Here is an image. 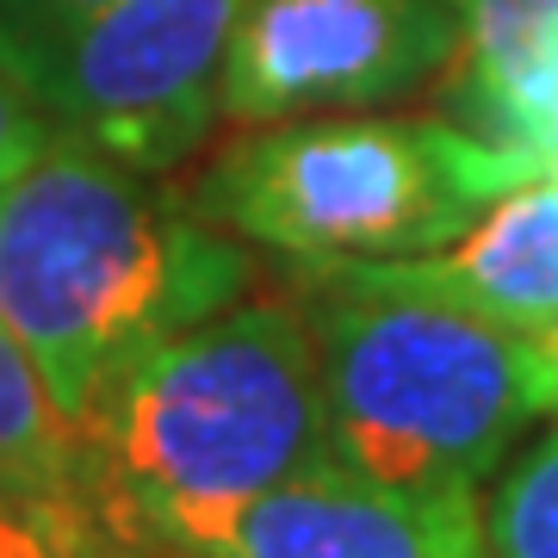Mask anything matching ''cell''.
Returning a JSON list of instances; mask_svg holds the SVG:
<instances>
[{"mask_svg":"<svg viewBox=\"0 0 558 558\" xmlns=\"http://www.w3.org/2000/svg\"><path fill=\"white\" fill-rule=\"evenodd\" d=\"M248 286V242L62 124L0 186V323L69 428L94 416L124 366L242 304Z\"/></svg>","mask_w":558,"mask_h":558,"instance_id":"cell-1","label":"cell"},{"mask_svg":"<svg viewBox=\"0 0 558 558\" xmlns=\"http://www.w3.org/2000/svg\"><path fill=\"white\" fill-rule=\"evenodd\" d=\"M75 447L106 558H174L248 497L329 465L304 304H230L156 341L94 403Z\"/></svg>","mask_w":558,"mask_h":558,"instance_id":"cell-2","label":"cell"},{"mask_svg":"<svg viewBox=\"0 0 558 558\" xmlns=\"http://www.w3.org/2000/svg\"><path fill=\"white\" fill-rule=\"evenodd\" d=\"M329 453L360 478L478 497L497 465L553 416L539 336L459 304L311 279Z\"/></svg>","mask_w":558,"mask_h":558,"instance_id":"cell-3","label":"cell"},{"mask_svg":"<svg viewBox=\"0 0 558 558\" xmlns=\"http://www.w3.org/2000/svg\"><path fill=\"white\" fill-rule=\"evenodd\" d=\"M509 186L521 180L447 119L323 112L223 143L186 199L292 274L329 279L435 255Z\"/></svg>","mask_w":558,"mask_h":558,"instance_id":"cell-4","label":"cell"},{"mask_svg":"<svg viewBox=\"0 0 558 558\" xmlns=\"http://www.w3.org/2000/svg\"><path fill=\"white\" fill-rule=\"evenodd\" d=\"M248 0H112L25 69V94L137 174H174L223 119V62Z\"/></svg>","mask_w":558,"mask_h":558,"instance_id":"cell-5","label":"cell"},{"mask_svg":"<svg viewBox=\"0 0 558 558\" xmlns=\"http://www.w3.org/2000/svg\"><path fill=\"white\" fill-rule=\"evenodd\" d=\"M453 50L447 0H248L223 62V119L286 124L403 100Z\"/></svg>","mask_w":558,"mask_h":558,"instance_id":"cell-6","label":"cell"},{"mask_svg":"<svg viewBox=\"0 0 558 558\" xmlns=\"http://www.w3.org/2000/svg\"><path fill=\"white\" fill-rule=\"evenodd\" d=\"M174 558H484L478 497H435L317 465L199 527Z\"/></svg>","mask_w":558,"mask_h":558,"instance_id":"cell-7","label":"cell"},{"mask_svg":"<svg viewBox=\"0 0 558 558\" xmlns=\"http://www.w3.org/2000/svg\"><path fill=\"white\" fill-rule=\"evenodd\" d=\"M447 124L515 180L558 174V0H447Z\"/></svg>","mask_w":558,"mask_h":558,"instance_id":"cell-8","label":"cell"},{"mask_svg":"<svg viewBox=\"0 0 558 558\" xmlns=\"http://www.w3.org/2000/svg\"><path fill=\"white\" fill-rule=\"evenodd\" d=\"M329 279L440 299L521 336H546L558 329V174L509 186L435 255L373 260V267H348Z\"/></svg>","mask_w":558,"mask_h":558,"instance_id":"cell-9","label":"cell"},{"mask_svg":"<svg viewBox=\"0 0 558 558\" xmlns=\"http://www.w3.org/2000/svg\"><path fill=\"white\" fill-rule=\"evenodd\" d=\"M0 509H13L62 558H106V539L81 490L75 428L7 323H0Z\"/></svg>","mask_w":558,"mask_h":558,"instance_id":"cell-10","label":"cell"},{"mask_svg":"<svg viewBox=\"0 0 558 558\" xmlns=\"http://www.w3.org/2000/svg\"><path fill=\"white\" fill-rule=\"evenodd\" d=\"M484 558H558V416L539 422L478 490Z\"/></svg>","mask_w":558,"mask_h":558,"instance_id":"cell-11","label":"cell"},{"mask_svg":"<svg viewBox=\"0 0 558 558\" xmlns=\"http://www.w3.org/2000/svg\"><path fill=\"white\" fill-rule=\"evenodd\" d=\"M100 7H112V0H0V69L25 75L44 50H57Z\"/></svg>","mask_w":558,"mask_h":558,"instance_id":"cell-12","label":"cell"},{"mask_svg":"<svg viewBox=\"0 0 558 558\" xmlns=\"http://www.w3.org/2000/svg\"><path fill=\"white\" fill-rule=\"evenodd\" d=\"M50 131H57V119L25 94V81L13 75V69H0V186L38 156Z\"/></svg>","mask_w":558,"mask_h":558,"instance_id":"cell-13","label":"cell"},{"mask_svg":"<svg viewBox=\"0 0 558 558\" xmlns=\"http://www.w3.org/2000/svg\"><path fill=\"white\" fill-rule=\"evenodd\" d=\"M0 558H62L57 546H44L32 527H25L13 509H0Z\"/></svg>","mask_w":558,"mask_h":558,"instance_id":"cell-14","label":"cell"},{"mask_svg":"<svg viewBox=\"0 0 558 558\" xmlns=\"http://www.w3.org/2000/svg\"><path fill=\"white\" fill-rule=\"evenodd\" d=\"M539 354H546V379H553V416H558V329L539 336Z\"/></svg>","mask_w":558,"mask_h":558,"instance_id":"cell-15","label":"cell"}]
</instances>
